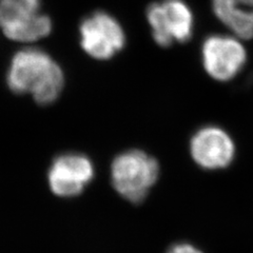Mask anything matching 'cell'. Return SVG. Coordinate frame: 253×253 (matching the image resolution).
<instances>
[{
    "instance_id": "6da1fadb",
    "label": "cell",
    "mask_w": 253,
    "mask_h": 253,
    "mask_svg": "<svg viewBox=\"0 0 253 253\" xmlns=\"http://www.w3.org/2000/svg\"><path fill=\"white\" fill-rule=\"evenodd\" d=\"M65 84L60 67L51 56L37 49L22 50L12 59L7 84L18 94H31L41 105L58 98Z\"/></svg>"
},
{
    "instance_id": "7a4b0ae2",
    "label": "cell",
    "mask_w": 253,
    "mask_h": 253,
    "mask_svg": "<svg viewBox=\"0 0 253 253\" xmlns=\"http://www.w3.org/2000/svg\"><path fill=\"white\" fill-rule=\"evenodd\" d=\"M160 176V165L140 150L118 154L111 165V180L118 194L131 203L145 200Z\"/></svg>"
},
{
    "instance_id": "3957f363",
    "label": "cell",
    "mask_w": 253,
    "mask_h": 253,
    "mask_svg": "<svg viewBox=\"0 0 253 253\" xmlns=\"http://www.w3.org/2000/svg\"><path fill=\"white\" fill-rule=\"evenodd\" d=\"M0 27L11 41L34 42L50 34L52 22L41 0H0Z\"/></svg>"
},
{
    "instance_id": "277c9868",
    "label": "cell",
    "mask_w": 253,
    "mask_h": 253,
    "mask_svg": "<svg viewBox=\"0 0 253 253\" xmlns=\"http://www.w3.org/2000/svg\"><path fill=\"white\" fill-rule=\"evenodd\" d=\"M147 20L154 42L168 47L173 42H187L193 34L194 16L184 0H163L147 7Z\"/></svg>"
},
{
    "instance_id": "5b68a950",
    "label": "cell",
    "mask_w": 253,
    "mask_h": 253,
    "mask_svg": "<svg viewBox=\"0 0 253 253\" xmlns=\"http://www.w3.org/2000/svg\"><path fill=\"white\" fill-rule=\"evenodd\" d=\"M79 32L84 51L98 60L112 58L126 44L121 23L106 12H95L84 18Z\"/></svg>"
},
{
    "instance_id": "8992f818",
    "label": "cell",
    "mask_w": 253,
    "mask_h": 253,
    "mask_svg": "<svg viewBox=\"0 0 253 253\" xmlns=\"http://www.w3.org/2000/svg\"><path fill=\"white\" fill-rule=\"evenodd\" d=\"M202 58L210 77L218 82H228L244 68L247 52L235 36L211 35L203 43Z\"/></svg>"
},
{
    "instance_id": "52a82bcc",
    "label": "cell",
    "mask_w": 253,
    "mask_h": 253,
    "mask_svg": "<svg viewBox=\"0 0 253 253\" xmlns=\"http://www.w3.org/2000/svg\"><path fill=\"white\" fill-rule=\"evenodd\" d=\"M190 153L193 161L204 169H224L234 160L235 146L226 131L215 126H208L192 136Z\"/></svg>"
},
{
    "instance_id": "ba28073f",
    "label": "cell",
    "mask_w": 253,
    "mask_h": 253,
    "mask_svg": "<svg viewBox=\"0 0 253 253\" xmlns=\"http://www.w3.org/2000/svg\"><path fill=\"white\" fill-rule=\"evenodd\" d=\"M93 176L94 167L88 157L69 153L58 156L53 162L47 178L54 194L72 197L81 194Z\"/></svg>"
},
{
    "instance_id": "9c48e42d",
    "label": "cell",
    "mask_w": 253,
    "mask_h": 253,
    "mask_svg": "<svg viewBox=\"0 0 253 253\" xmlns=\"http://www.w3.org/2000/svg\"><path fill=\"white\" fill-rule=\"evenodd\" d=\"M213 13L231 33L240 39L253 38V10L245 9L230 0H211Z\"/></svg>"
},
{
    "instance_id": "30bf717a",
    "label": "cell",
    "mask_w": 253,
    "mask_h": 253,
    "mask_svg": "<svg viewBox=\"0 0 253 253\" xmlns=\"http://www.w3.org/2000/svg\"><path fill=\"white\" fill-rule=\"evenodd\" d=\"M168 253H203L202 251H200L197 248H195L194 246L190 244H176L172 246Z\"/></svg>"
},
{
    "instance_id": "8fae6325",
    "label": "cell",
    "mask_w": 253,
    "mask_h": 253,
    "mask_svg": "<svg viewBox=\"0 0 253 253\" xmlns=\"http://www.w3.org/2000/svg\"><path fill=\"white\" fill-rule=\"evenodd\" d=\"M234 4L245 7V9L253 10V0H230Z\"/></svg>"
}]
</instances>
